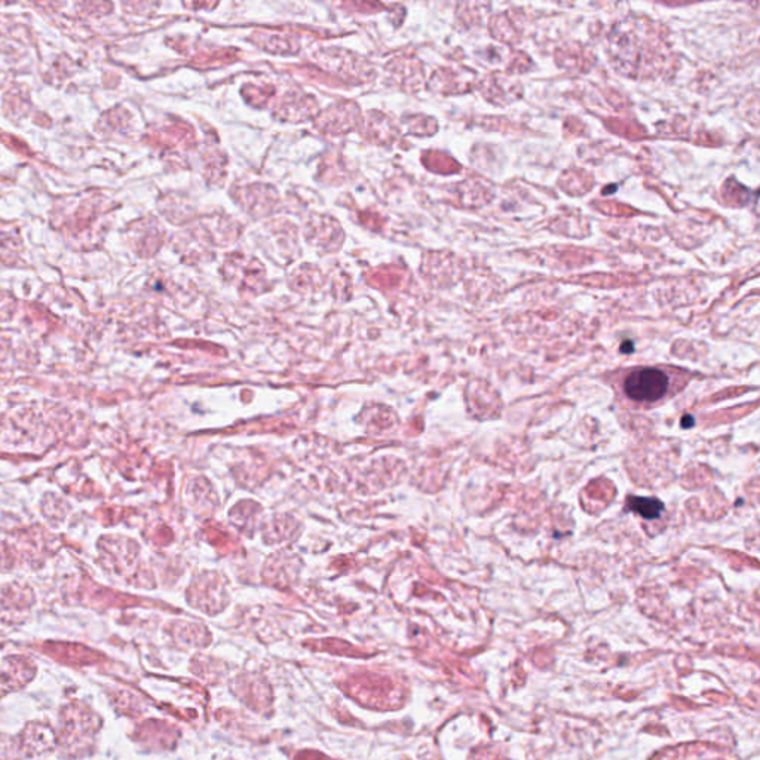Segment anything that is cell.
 Masks as SVG:
<instances>
[{"mask_svg":"<svg viewBox=\"0 0 760 760\" xmlns=\"http://www.w3.org/2000/svg\"><path fill=\"white\" fill-rule=\"evenodd\" d=\"M667 374L656 369H643L629 374L624 382L625 394L634 401L652 403L665 396Z\"/></svg>","mask_w":760,"mask_h":760,"instance_id":"obj_1","label":"cell"},{"mask_svg":"<svg viewBox=\"0 0 760 760\" xmlns=\"http://www.w3.org/2000/svg\"><path fill=\"white\" fill-rule=\"evenodd\" d=\"M629 508L647 520L658 519L664 511L663 502L655 497H630Z\"/></svg>","mask_w":760,"mask_h":760,"instance_id":"obj_2","label":"cell"},{"mask_svg":"<svg viewBox=\"0 0 760 760\" xmlns=\"http://www.w3.org/2000/svg\"><path fill=\"white\" fill-rule=\"evenodd\" d=\"M631 349H633V345H631V343H624V347H622V352H631Z\"/></svg>","mask_w":760,"mask_h":760,"instance_id":"obj_3","label":"cell"}]
</instances>
